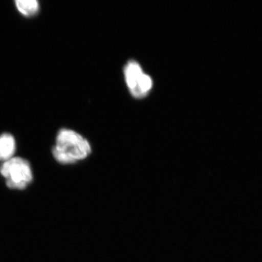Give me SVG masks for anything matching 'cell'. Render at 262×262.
<instances>
[{
  "instance_id": "obj_1",
  "label": "cell",
  "mask_w": 262,
  "mask_h": 262,
  "mask_svg": "<svg viewBox=\"0 0 262 262\" xmlns=\"http://www.w3.org/2000/svg\"><path fill=\"white\" fill-rule=\"evenodd\" d=\"M87 139L75 131L63 128L58 132L53 149L55 159L61 164H72L87 158L91 153Z\"/></svg>"
},
{
  "instance_id": "obj_4",
  "label": "cell",
  "mask_w": 262,
  "mask_h": 262,
  "mask_svg": "<svg viewBox=\"0 0 262 262\" xmlns=\"http://www.w3.org/2000/svg\"><path fill=\"white\" fill-rule=\"evenodd\" d=\"M16 144L14 137L9 134L0 136V160H8L14 155Z\"/></svg>"
},
{
  "instance_id": "obj_2",
  "label": "cell",
  "mask_w": 262,
  "mask_h": 262,
  "mask_svg": "<svg viewBox=\"0 0 262 262\" xmlns=\"http://www.w3.org/2000/svg\"><path fill=\"white\" fill-rule=\"evenodd\" d=\"M0 173L6 179L10 189H24L32 182L33 175L29 162L20 158H12L5 161Z\"/></svg>"
},
{
  "instance_id": "obj_5",
  "label": "cell",
  "mask_w": 262,
  "mask_h": 262,
  "mask_svg": "<svg viewBox=\"0 0 262 262\" xmlns=\"http://www.w3.org/2000/svg\"><path fill=\"white\" fill-rule=\"evenodd\" d=\"M15 6L22 15L27 17L34 16L39 10L37 0H16Z\"/></svg>"
},
{
  "instance_id": "obj_3",
  "label": "cell",
  "mask_w": 262,
  "mask_h": 262,
  "mask_svg": "<svg viewBox=\"0 0 262 262\" xmlns=\"http://www.w3.org/2000/svg\"><path fill=\"white\" fill-rule=\"evenodd\" d=\"M125 82L130 94L136 98L146 97L152 89V79L144 73L138 62L131 60L124 68Z\"/></svg>"
}]
</instances>
